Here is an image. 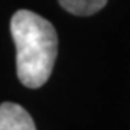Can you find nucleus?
Returning a JSON list of instances; mask_svg holds the SVG:
<instances>
[{
  "label": "nucleus",
  "mask_w": 130,
  "mask_h": 130,
  "mask_svg": "<svg viewBox=\"0 0 130 130\" xmlns=\"http://www.w3.org/2000/svg\"><path fill=\"white\" fill-rule=\"evenodd\" d=\"M11 35L16 44V69L27 88H41L52 75L58 53V36L42 16L19 10L11 17Z\"/></svg>",
  "instance_id": "1"
},
{
  "label": "nucleus",
  "mask_w": 130,
  "mask_h": 130,
  "mask_svg": "<svg viewBox=\"0 0 130 130\" xmlns=\"http://www.w3.org/2000/svg\"><path fill=\"white\" fill-rule=\"evenodd\" d=\"M0 130H36L28 111L13 102L0 105Z\"/></svg>",
  "instance_id": "2"
},
{
  "label": "nucleus",
  "mask_w": 130,
  "mask_h": 130,
  "mask_svg": "<svg viewBox=\"0 0 130 130\" xmlns=\"http://www.w3.org/2000/svg\"><path fill=\"white\" fill-rule=\"evenodd\" d=\"M60 5L74 16H91L100 11L108 0H58Z\"/></svg>",
  "instance_id": "3"
}]
</instances>
